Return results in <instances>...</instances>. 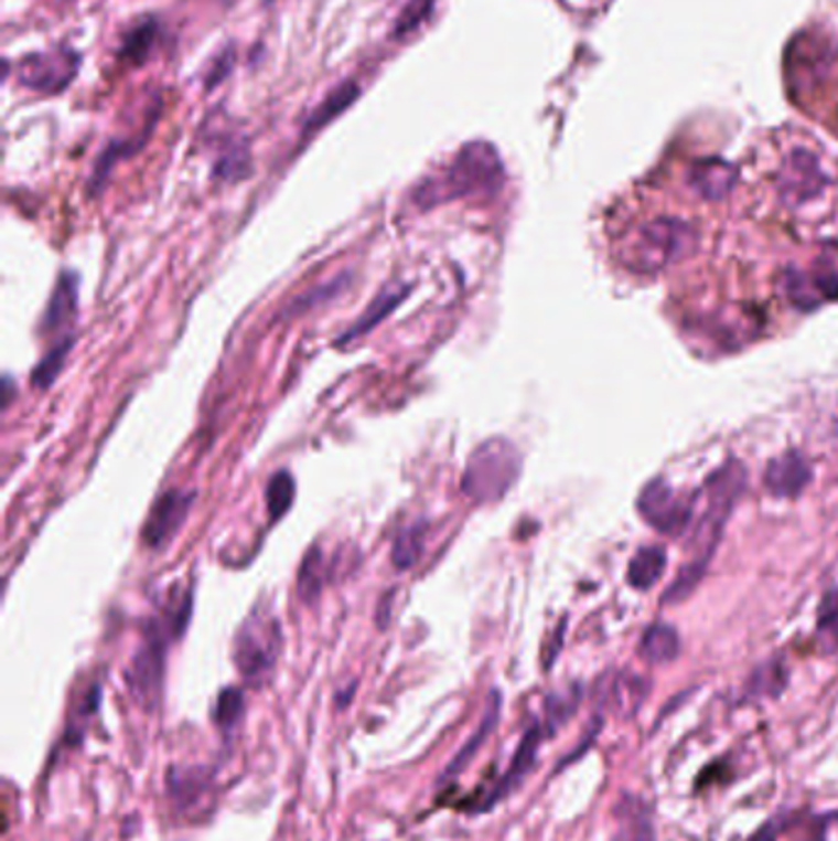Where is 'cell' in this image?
I'll list each match as a JSON object with an SVG mask.
<instances>
[{
	"instance_id": "1",
	"label": "cell",
	"mask_w": 838,
	"mask_h": 841,
	"mask_svg": "<svg viewBox=\"0 0 838 841\" xmlns=\"http://www.w3.org/2000/svg\"><path fill=\"white\" fill-rule=\"evenodd\" d=\"M743 488H745V470L740 468L738 462H728V466L721 472H716L711 482H708V504H706L701 522H698L696 532L691 536L689 564L684 566L679 581L666 590V603L684 600L696 588L698 578H701L703 568L708 564V558H711V554L716 552V544L718 539H721L728 514L730 510H733L738 494Z\"/></svg>"
},
{
	"instance_id": "2",
	"label": "cell",
	"mask_w": 838,
	"mask_h": 841,
	"mask_svg": "<svg viewBox=\"0 0 838 841\" xmlns=\"http://www.w3.org/2000/svg\"><path fill=\"white\" fill-rule=\"evenodd\" d=\"M522 472V456L507 438H490L472 450L463 472V492L472 502H497L517 482Z\"/></svg>"
},
{
	"instance_id": "3",
	"label": "cell",
	"mask_w": 838,
	"mask_h": 841,
	"mask_svg": "<svg viewBox=\"0 0 838 841\" xmlns=\"http://www.w3.org/2000/svg\"><path fill=\"white\" fill-rule=\"evenodd\" d=\"M502 182V168L499 160L494 156V150L485 146H470L463 153L458 156L453 168L448 170L443 180L433 182V185H423L416 192V200L423 207H431L450 198H465L477 195V192H492L497 190Z\"/></svg>"
},
{
	"instance_id": "4",
	"label": "cell",
	"mask_w": 838,
	"mask_h": 841,
	"mask_svg": "<svg viewBox=\"0 0 838 841\" xmlns=\"http://www.w3.org/2000/svg\"><path fill=\"white\" fill-rule=\"evenodd\" d=\"M696 246L694 226L679 220H654L640 226L635 239L627 244L625 262L640 274H654L669 264L681 262Z\"/></svg>"
},
{
	"instance_id": "5",
	"label": "cell",
	"mask_w": 838,
	"mask_h": 841,
	"mask_svg": "<svg viewBox=\"0 0 838 841\" xmlns=\"http://www.w3.org/2000/svg\"><path fill=\"white\" fill-rule=\"evenodd\" d=\"M281 652V625L264 608H254L234 638V662L246 682H264Z\"/></svg>"
},
{
	"instance_id": "6",
	"label": "cell",
	"mask_w": 838,
	"mask_h": 841,
	"mask_svg": "<svg viewBox=\"0 0 838 841\" xmlns=\"http://www.w3.org/2000/svg\"><path fill=\"white\" fill-rule=\"evenodd\" d=\"M165 647L168 638L160 622H150L146 628L143 645L133 654L131 667H128V684L136 699L150 709L160 696V684H163L165 672Z\"/></svg>"
},
{
	"instance_id": "7",
	"label": "cell",
	"mask_w": 838,
	"mask_h": 841,
	"mask_svg": "<svg viewBox=\"0 0 838 841\" xmlns=\"http://www.w3.org/2000/svg\"><path fill=\"white\" fill-rule=\"evenodd\" d=\"M195 502V492H182V490H168L155 500L153 510H150L148 520L143 524L141 539L148 549H165L178 532L185 524L187 514Z\"/></svg>"
},
{
	"instance_id": "8",
	"label": "cell",
	"mask_w": 838,
	"mask_h": 841,
	"mask_svg": "<svg viewBox=\"0 0 838 841\" xmlns=\"http://www.w3.org/2000/svg\"><path fill=\"white\" fill-rule=\"evenodd\" d=\"M640 512L654 530L664 534L681 532L691 520V507L676 498L674 490L664 480H654L640 494Z\"/></svg>"
},
{
	"instance_id": "9",
	"label": "cell",
	"mask_w": 838,
	"mask_h": 841,
	"mask_svg": "<svg viewBox=\"0 0 838 841\" xmlns=\"http://www.w3.org/2000/svg\"><path fill=\"white\" fill-rule=\"evenodd\" d=\"M544 733L546 731H544L541 724H534V726L526 728L517 750H514V758L509 763L507 773H504L502 778H499V783L494 785V790L490 792L487 800L482 802L480 810H490V807H494L499 800H504V797H509L514 790H519L522 783L526 778H529V773L534 770L536 756H539V746H541Z\"/></svg>"
},
{
	"instance_id": "10",
	"label": "cell",
	"mask_w": 838,
	"mask_h": 841,
	"mask_svg": "<svg viewBox=\"0 0 838 841\" xmlns=\"http://www.w3.org/2000/svg\"><path fill=\"white\" fill-rule=\"evenodd\" d=\"M812 480V468L799 453H784L775 458L765 470V488L775 498H794Z\"/></svg>"
},
{
	"instance_id": "11",
	"label": "cell",
	"mask_w": 838,
	"mask_h": 841,
	"mask_svg": "<svg viewBox=\"0 0 838 841\" xmlns=\"http://www.w3.org/2000/svg\"><path fill=\"white\" fill-rule=\"evenodd\" d=\"M615 841H654V822L649 805L637 795H622L615 802Z\"/></svg>"
},
{
	"instance_id": "12",
	"label": "cell",
	"mask_w": 838,
	"mask_h": 841,
	"mask_svg": "<svg viewBox=\"0 0 838 841\" xmlns=\"http://www.w3.org/2000/svg\"><path fill=\"white\" fill-rule=\"evenodd\" d=\"M77 304H79V278L77 274L64 272L57 278L55 290H52L45 316H42L40 330L45 332V336H50V332H60L64 326H69L72 318L77 316Z\"/></svg>"
},
{
	"instance_id": "13",
	"label": "cell",
	"mask_w": 838,
	"mask_h": 841,
	"mask_svg": "<svg viewBox=\"0 0 838 841\" xmlns=\"http://www.w3.org/2000/svg\"><path fill=\"white\" fill-rule=\"evenodd\" d=\"M647 694H649L647 679H642L632 672L612 674L603 684V701L612 711H617V714L625 718L637 714Z\"/></svg>"
},
{
	"instance_id": "14",
	"label": "cell",
	"mask_w": 838,
	"mask_h": 841,
	"mask_svg": "<svg viewBox=\"0 0 838 841\" xmlns=\"http://www.w3.org/2000/svg\"><path fill=\"white\" fill-rule=\"evenodd\" d=\"M499 711H502V696H499V692H492L490 701H487V709H485V716H482V724L465 741V746L458 750V756L448 763L443 778H458V775L468 768L470 760L477 756L482 746H485V741L490 738V733L494 731V726H497Z\"/></svg>"
},
{
	"instance_id": "15",
	"label": "cell",
	"mask_w": 838,
	"mask_h": 841,
	"mask_svg": "<svg viewBox=\"0 0 838 841\" xmlns=\"http://www.w3.org/2000/svg\"><path fill=\"white\" fill-rule=\"evenodd\" d=\"M787 684H789V672H787V667H784L782 660L762 662L748 677V682L743 686V699L740 701L748 704V701L777 699V696H782L784 689H787Z\"/></svg>"
},
{
	"instance_id": "16",
	"label": "cell",
	"mask_w": 838,
	"mask_h": 841,
	"mask_svg": "<svg viewBox=\"0 0 838 841\" xmlns=\"http://www.w3.org/2000/svg\"><path fill=\"white\" fill-rule=\"evenodd\" d=\"M212 780L207 773L202 770H182L173 768L168 778V790L170 797H173L175 807L180 810H187V807H197V802L204 800V795L210 792Z\"/></svg>"
},
{
	"instance_id": "17",
	"label": "cell",
	"mask_w": 838,
	"mask_h": 841,
	"mask_svg": "<svg viewBox=\"0 0 838 841\" xmlns=\"http://www.w3.org/2000/svg\"><path fill=\"white\" fill-rule=\"evenodd\" d=\"M679 652H681V640H679V632H676L672 625L657 622L644 632L640 654L649 664H669L679 657Z\"/></svg>"
},
{
	"instance_id": "18",
	"label": "cell",
	"mask_w": 838,
	"mask_h": 841,
	"mask_svg": "<svg viewBox=\"0 0 838 841\" xmlns=\"http://www.w3.org/2000/svg\"><path fill=\"white\" fill-rule=\"evenodd\" d=\"M406 294H408V288H399V290H384V294L379 296V298H376L374 300V304L367 308V312H364V316L357 320V322H354V326L345 332V336H342L337 342L340 344H345V342H350V340H354V338H362V336H367V332L372 330V328H376V326H379V322L386 318V316H389V312L396 308V306H399L401 304V300L406 298Z\"/></svg>"
},
{
	"instance_id": "19",
	"label": "cell",
	"mask_w": 838,
	"mask_h": 841,
	"mask_svg": "<svg viewBox=\"0 0 838 841\" xmlns=\"http://www.w3.org/2000/svg\"><path fill=\"white\" fill-rule=\"evenodd\" d=\"M664 566H666V554L662 552L659 546L640 549L635 558L630 561V571H627L630 584L635 588H642V590L652 588L662 578Z\"/></svg>"
},
{
	"instance_id": "20",
	"label": "cell",
	"mask_w": 838,
	"mask_h": 841,
	"mask_svg": "<svg viewBox=\"0 0 838 841\" xmlns=\"http://www.w3.org/2000/svg\"><path fill=\"white\" fill-rule=\"evenodd\" d=\"M72 348H74V338H72V336H67L64 340H60V342L55 344V348H52V350L45 354V358L40 360V364L35 366V370H32V376H30L32 386H37V390H47V386L55 384L57 374L62 372L64 360H67V354L72 352Z\"/></svg>"
},
{
	"instance_id": "21",
	"label": "cell",
	"mask_w": 838,
	"mask_h": 841,
	"mask_svg": "<svg viewBox=\"0 0 838 841\" xmlns=\"http://www.w3.org/2000/svg\"><path fill=\"white\" fill-rule=\"evenodd\" d=\"M322 568H325L322 552L318 546H313L305 554L303 564H300V571H298V596L303 598L305 603H310L320 596L322 584H325V571Z\"/></svg>"
},
{
	"instance_id": "22",
	"label": "cell",
	"mask_w": 838,
	"mask_h": 841,
	"mask_svg": "<svg viewBox=\"0 0 838 841\" xmlns=\"http://www.w3.org/2000/svg\"><path fill=\"white\" fill-rule=\"evenodd\" d=\"M293 498H296L293 476H290L288 470L276 472V476L268 480V488H266V507L273 522L281 520L290 507H293Z\"/></svg>"
},
{
	"instance_id": "23",
	"label": "cell",
	"mask_w": 838,
	"mask_h": 841,
	"mask_svg": "<svg viewBox=\"0 0 838 841\" xmlns=\"http://www.w3.org/2000/svg\"><path fill=\"white\" fill-rule=\"evenodd\" d=\"M423 524H413L408 526V530H404L399 536L394 539V546H391V564L399 568V571H406L411 568L418 556H421V549H423Z\"/></svg>"
},
{
	"instance_id": "24",
	"label": "cell",
	"mask_w": 838,
	"mask_h": 841,
	"mask_svg": "<svg viewBox=\"0 0 838 841\" xmlns=\"http://www.w3.org/2000/svg\"><path fill=\"white\" fill-rule=\"evenodd\" d=\"M244 714V694L236 686L222 689V694L217 696V704H214L212 718L214 724L222 733H232L236 726H239Z\"/></svg>"
},
{
	"instance_id": "25",
	"label": "cell",
	"mask_w": 838,
	"mask_h": 841,
	"mask_svg": "<svg viewBox=\"0 0 838 841\" xmlns=\"http://www.w3.org/2000/svg\"><path fill=\"white\" fill-rule=\"evenodd\" d=\"M580 701V689L573 686L566 694H554L546 701V736H554L558 726H563L576 714Z\"/></svg>"
},
{
	"instance_id": "26",
	"label": "cell",
	"mask_w": 838,
	"mask_h": 841,
	"mask_svg": "<svg viewBox=\"0 0 838 841\" xmlns=\"http://www.w3.org/2000/svg\"><path fill=\"white\" fill-rule=\"evenodd\" d=\"M730 180H733V172H730L721 163H713V166H706V168H698L696 170L694 185H696L698 192H701L703 198L718 200V198H723L726 192H728Z\"/></svg>"
},
{
	"instance_id": "27",
	"label": "cell",
	"mask_w": 838,
	"mask_h": 841,
	"mask_svg": "<svg viewBox=\"0 0 838 841\" xmlns=\"http://www.w3.org/2000/svg\"><path fill=\"white\" fill-rule=\"evenodd\" d=\"M816 640L824 652H838V590L824 600L819 622H816Z\"/></svg>"
},
{
	"instance_id": "28",
	"label": "cell",
	"mask_w": 838,
	"mask_h": 841,
	"mask_svg": "<svg viewBox=\"0 0 838 841\" xmlns=\"http://www.w3.org/2000/svg\"><path fill=\"white\" fill-rule=\"evenodd\" d=\"M794 819H797V815L792 812H780L775 817H770L767 822L750 837V841H782V837L792 829Z\"/></svg>"
}]
</instances>
